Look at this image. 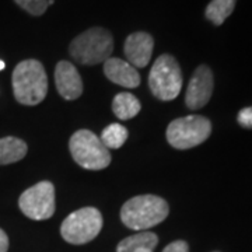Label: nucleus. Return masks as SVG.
I'll use <instances>...</instances> for the list:
<instances>
[{
	"label": "nucleus",
	"mask_w": 252,
	"mask_h": 252,
	"mask_svg": "<svg viewBox=\"0 0 252 252\" xmlns=\"http://www.w3.org/2000/svg\"><path fill=\"white\" fill-rule=\"evenodd\" d=\"M158 244V237L152 231H142L129 235L118 244L117 252H153Z\"/></svg>",
	"instance_id": "obj_13"
},
{
	"label": "nucleus",
	"mask_w": 252,
	"mask_h": 252,
	"mask_svg": "<svg viewBox=\"0 0 252 252\" xmlns=\"http://www.w3.org/2000/svg\"><path fill=\"white\" fill-rule=\"evenodd\" d=\"M102 228V216L95 207H81L63 220L61 234L69 244L81 245L93 241Z\"/></svg>",
	"instance_id": "obj_7"
},
{
	"label": "nucleus",
	"mask_w": 252,
	"mask_h": 252,
	"mask_svg": "<svg viewBox=\"0 0 252 252\" xmlns=\"http://www.w3.org/2000/svg\"><path fill=\"white\" fill-rule=\"evenodd\" d=\"M14 1L31 16H42L48 9V0H14Z\"/></svg>",
	"instance_id": "obj_18"
},
{
	"label": "nucleus",
	"mask_w": 252,
	"mask_h": 252,
	"mask_svg": "<svg viewBox=\"0 0 252 252\" xmlns=\"http://www.w3.org/2000/svg\"><path fill=\"white\" fill-rule=\"evenodd\" d=\"M6 67V64H4V62L3 61H0V70H3Z\"/></svg>",
	"instance_id": "obj_22"
},
{
	"label": "nucleus",
	"mask_w": 252,
	"mask_h": 252,
	"mask_svg": "<svg viewBox=\"0 0 252 252\" xmlns=\"http://www.w3.org/2000/svg\"><path fill=\"white\" fill-rule=\"evenodd\" d=\"M149 87L160 101H171L180 95L182 72L174 56L164 54L156 59L149 74Z\"/></svg>",
	"instance_id": "obj_5"
},
{
	"label": "nucleus",
	"mask_w": 252,
	"mask_h": 252,
	"mask_svg": "<svg viewBox=\"0 0 252 252\" xmlns=\"http://www.w3.org/2000/svg\"><path fill=\"white\" fill-rule=\"evenodd\" d=\"M140 101L130 93H119L112 101V111L119 119L127 121L140 112Z\"/></svg>",
	"instance_id": "obj_15"
},
{
	"label": "nucleus",
	"mask_w": 252,
	"mask_h": 252,
	"mask_svg": "<svg viewBox=\"0 0 252 252\" xmlns=\"http://www.w3.org/2000/svg\"><path fill=\"white\" fill-rule=\"evenodd\" d=\"M215 252H219V251H215Z\"/></svg>",
	"instance_id": "obj_24"
},
{
	"label": "nucleus",
	"mask_w": 252,
	"mask_h": 252,
	"mask_svg": "<svg viewBox=\"0 0 252 252\" xmlns=\"http://www.w3.org/2000/svg\"><path fill=\"white\" fill-rule=\"evenodd\" d=\"M55 3V0H48V6H52Z\"/></svg>",
	"instance_id": "obj_23"
},
{
	"label": "nucleus",
	"mask_w": 252,
	"mask_h": 252,
	"mask_svg": "<svg viewBox=\"0 0 252 252\" xmlns=\"http://www.w3.org/2000/svg\"><path fill=\"white\" fill-rule=\"evenodd\" d=\"M114 51V38L108 30L94 27L81 32L69 45L70 56L80 64L93 66L105 62Z\"/></svg>",
	"instance_id": "obj_3"
},
{
	"label": "nucleus",
	"mask_w": 252,
	"mask_h": 252,
	"mask_svg": "<svg viewBox=\"0 0 252 252\" xmlns=\"http://www.w3.org/2000/svg\"><path fill=\"white\" fill-rule=\"evenodd\" d=\"M237 121H238V124L243 127L252 129V107H247V108L241 109L238 112Z\"/></svg>",
	"instance_id": "obj_19"
},
{
	"label": "nucleus",
	"mask_w": 252,
	"mask_h": 252,
	"mask_svg": "<svg viewBox=\"0 0 252 252\" xmlns=\"http://www.w3.org/2000/svg\"><path fill=\"white\" fill-rule=\"evenodd\" d=\"M153 36L147 32H133L126 38L124 52L127 62L136 69L146 67L153 55Z\"/></svg>",
	"instance_id": "obj_10"
},
{
	"label": "nucleus",
	"mask_w": 252,
	"mask_h": 252,
	"mask_svg": "<svg viewBox=\"0 0 252 252\" xmlns=\"http://www.w3.org/2000/svg\"><path fill=\"white\" fill-rule=\"evenodd\" d=\"M104 73L108 80L126 89H136L140 84V74L137 69L119 58H109L104 62Z\"/></svg>",
	"instance_id": "obj_12"
},
{
	"label": "nucleus",
	"mask_w": 252,
	"mask_h": 252,
	"mask_svg": "<svg viewBox=\"0 0 252 252\" xmlns=\"http://www.w3.org/2000/svg\"><path fill=\"white\" fill-rule=\"evenodd\" d=\"M20 210L32 220H46L55 213V187L49 181L38 182L21 193L18 199Z\"/></svg>",
	"instance_id": "obj_8"
},
{
	"label": "nucleus",
	"mask_w": 252,
	"mask_h": 252,
	"mask_svg": "<svg viewBox=\"0 0 252 252\" xmlns=\"http://www.w3.org/2000/svg\"><path fill=\"white\" fill-rule=\"evenodd\" d=\"M162 252H189L188 244L182 240H178V241H174V243L168 244Z\"/></svg>",
	"instance_id": "obj_20"
},
{
	"label": "nucleus",
	"mask_w": 252,
	"mask_h": 252,
	"mask_svg": "<svg viewBox=\"0 0 252 252\" xmlns=\"http://www.w3.org/2000/svg\"><path fill=\"white\" fill-rule=\"evenodd\" d=\"M9 250V237L0 228V252H7Z\"/></svg>",
	"instance_id": "obj_21"
},
{
	"label": "nucleus",
	"mask_w": 252,
	"mask_h": 252,
	"mask_svg": "<svg viewBox=\"0 0 252 252\" xmlns=\"http://www.w3.org/2000/svg\"><path fill=\"white\" fill-rule=\"evenodd\" d=\"M215 89V77L212 69L206 64H200L189 80L185 104L189 109L203 108L209 102Z\"/></svg>",
	"instance_id": "obj_9"
},
{
	"label": "nucleus",
	"mask_w": 252,
	"mask_h": 252,
	"mask_svg": "<svg viewBox=\"0 0 252 252\" xmlns=\"http://www.w3.org/2000/svg\"><path fill=\"white\" fill-rule=\"evenodd\" d=\"M212 124L202 115H189L172 121L167 127V142L178 150H188L206 142Z\"/></svg>",
	"instance_id": "obj_6"
},
{
	"label": "nucleus",
	"mask_w": 252,
	"mask_h": 252,
	"mask_svg": "<svg viewBox=\"0 0 252 252\" xmlns=\"http://www.w3.org/2000/svg\"><path fill=\"white\" fill-rule=\"evenodd\" d=\"M56 90L64 99H76L83 94V80L77 69L67 61H62L55 67Z\"/></svg>",
	"instance_id": "obj_11"
},
{
	"label": "nucleus",
	"mask_w": 252,
	"mask_h": 252,
	"mask_svg": "<svg viewBox=\"0 0 252 252\" xmlns=\"http://www.w3.org/2000/svg\"><path fill=\"white\" fill-rule=\"evenodd\" d=\"M69 149L74 161L86 170L98 171L107 168L111 153L95 133L87 129L77 130L69 140Z\"/></svg>",
	"instance_id": "obj_4"
},
{
	"label": "nucleus",
	"mask_w": 252,
	"mask_h": 252,
	"mask_svg": "<svg viewBox=\"0 0 252 252\" xmlns=\"http://www.w3.org/2000/svg\"><path fill=\"white\" fill-rule=\"evenodd\" d=\"M28 152L27 143L14 136L0 139V165L13 164L26 157Z\"/></svg>",
	"instance_id": "obj_14"
},
{
	"label": "nucleus",
	"mask_w": 252,
	"mask_h": 252,
	"mask_svg": "<svg viewBox=\"0 0 252 252\" xmlns=\"http://www.w3.org/2000/svg\"><path fill=\"white\" fill-rule=\"evenodd\" d=\"M101 142L107 149H121L127 139V129L121 124H111L101 133Z\"/></svg>",
	"instance_id": "obj_17"
},
{
	"label": "nucleus",
	"mask_w": 252,
	"mask_h": 252,
	"mask_svg": "<svg viewBox=\"0 0 252 252\" xmlns=\"http://www.w3.org/2000/svg\"><path fill=\"white\" fill-rule=\"evenodd\" d=\"M237 0H212L205 10V16L215 26H221L234 11Z\"/></svg>",
	"instance_id": "obj_16"
},
{
	"label": "nucleus",
	"mask_w": 252,
	"mask_h": 252,
	"mask_svg": "<svg viewBox=\"0 0 252 252\" xmlns=\"http://www.w3.org/2000/svg\"><path fill=\"white\" fill-rule=\"evenodd\" d=\"M168 213V203L162 198L156 195H139L124 203L121 220L130 230L146 231L164 221Z\"/></svg>",
	"instance_id": "obj_1"
},
{
	"label": "nucleus",
	"mask_w": 252,
	"mask_h": 252,
	"mask_svg": "<svg viewBox=\"0 0 252 252\" xmlns=\"http://www.w3.org/2000/svg\"><path fill=\"white\" fill-rule=\"evenodd\" d=\"M11 84L14 97L23 105H38L48 93V77L42 63L35 59L23 61L16 66Z\"/></svg>",
	"instance_id": "obj_2"
}]
</instances>
